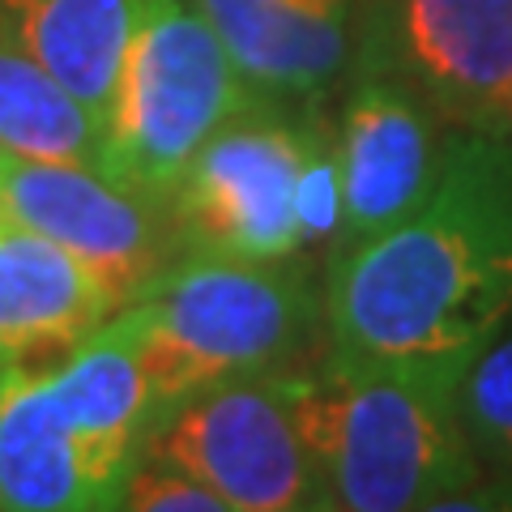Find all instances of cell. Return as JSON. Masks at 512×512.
<instances>
[{"label": "cell", "instance_id": "5", "mask_svg": "<svg viewBox=\"0 0 512 512\" xmlns=\"http://www.w3.org/2000/svg\"><path fill=\"white\" fill-rule=\"evenodd\" d=\"M299 376V367H282L205 384L158 414L141 453L197 474L222 495L227 512L325 508L303 436Z\"/></svg>", "mask_w": 512, "mask_h": 512}, {"label": "cell", "instance_id": "1", "mask_svg": "<svg viewBox=\"0 0 512 512\" xmlns=\"http://www.w3.org/2000/svg\"><path fill=\"white\" fill-rule=\"evenodd\" d=\"M512 320V141L487 128L444 137L427 197L333 256L329 350L457 372Z\"/></svg>", "mask_w": 512, "mask_h": 512}, {"label": "cell", "instance_id": "11", "mask_svg": "<svg viewBox=\"0 0 512 512\" xmlns=\"http://www.w3.org/2000/svg\"><path fill=\"white\" fill-rule=\"evenodd\" d=\"M116 312L120 303L82 256L0 218V367L64 359Z\"/></svg>", "mask_w": 512, "mask_h": 512}, {"label": "cell", "instance_id": "4", "mask_svg": "<svg viewBox=\"0 0 512 512\" xmlns=\"http://www.w3.org/2000/svg\"><path fill=\"white\" fill-rule=\"evenodd\" d=\"M248 103L256 94L201 0H141L107 120V171L171 205L197 150Z\"/></svg>", "mask_w": 512, "mask_h": 512}, {"label": "cell", "instance_id": "15", "mask_svg": "<svg viewBox=\"0 0 512 512\" xmlns=\"http://www.w3.org/2000/svg\"><path fill=\"white\" fill-rule=\"evenodd\" d=\"M0 154L107 171V133L0 18Z\"/></svg>", "mask_w": 512, "mask_h": 512}, {"label": "cell", "instance_id": "10", "mask_svg": "<svg viewBox=\"0 0 512 512\" xmlns=\"http://www.w3.org/2000/svg\"><path fill=\"white\" fill-rule=\"evenodd\" d=\"M231 64L265 103H316L355 69V0H201Z\"/></svg>", "mask_w": 512, "mask_h": 512}, {"label": "cell", "instance_id": "19", "mask_svg": "<svg viewBox=\"0 0 512 512\" xmlns=\"http://www.w3.org/2000/svg\"><path fill=\"white\" fill-rule=\"evenodd\" d=\"M474 128H487V133H500V137H508L512 141V90L508 94H500L491 107H487V116L478 120Z\"/></svg>", "mask_w": 512, "mask_h": 512}, {"label": "cell", "instance_id": "18", "mask_svg": "<svg viewBox=\"0 0 512 512\" xmlns=\"http://www.w3.org/2000/svg\"><path fill=\"white\" fill-rule=\"evenodd\" d=\"M120 508H137V512H227L222 495L201 483L197 474H188L184 466L158 457V453H141L133 461V470L124 478L120 491Z\"/></svg>", "mask_w": 512, "mask_h": 512}, {"label": "cell", "instance_id": "16", "mask_svg": "<svg viewBox=\"0 0 512 512\" xmlns=\"http://www.w3.org/2000/svg\"><path fill=\"white\" fill-rule=\"evenodd\" d=\"M457 414L483 466V483L512 487V320L461 367Z\"/></svg>", "mask_w": 512, "mask_h": 512}, {"label": "cell", "instance_id": "6", "mask_svg": "<svg viewBox=\"0 0 512 512\" xmlns=\"http://www.w3.org/2000/svg\"><path fill=\"white\" fill-rule=\"evenodd\" d=\"M312 128L256 99L197 150L175 184L171 214L184 248L227 256H299L295 184Z\"/></svg>", "mask_w": 512, "mask_h": 512}, {"label": "cell", "instance_id": "2", "mask_svg": "<svg viewBox=\"0 0 512 512\" xmlns=\"http://www.w3.org/2000/svg\"><path fill=\"white\" fill-rule=\"evenodd\" d=\"M299 414L325 508H453L483 483L457 414V372L329 350L299 376Z\"/></svg>", "mask_w": 512, "mask_h": 512}, {"label": "cell", "instance_id": "3", "mask_svg": "<svg viewBox=\"0 0 512 512\" xmlns=\"http://www.w3.org/2000/svg\"><path fill=\"white\" fill-rule=\"evenodd\" d=\"M120 312L141 338L163 414L205 384L295 367L325 325V295L295 256L184 248Z\"/></svg>", "mask_w": 512, "mask_h": 512}, {"label": "cell", "instance_id": "9", "mask_svg": "<svg viewBox=\"0 0 512 512\" xmlns=\"http://www.w3.org/2000/svg\"><path fill=\"white\" fill-rule=\"evenodd\" d=\"M440 111L397 73L355 64L333 133L342 171L338 252L402 222L436 184L444 158ZM333 252V256H338Z\"/></svg>", "mask_w": 512, "mask_h": 512}, {"label": "cell", "instance_id": "17", "mask_svg": "<svg viewBox=\"0 0 512 512\" xmlns=\"http://www.w3.org/2000/svg\"><path fill=\"white\" fill-rule=\"evenodd\" d=\"M295 222L303 252L308 248H333L342 239V171H338V146L333 133L312 128V146L303 158L299 184H295Z\"/></svg>", "mask_w": 512, "mask_h": 512}, {"label": "cell", "instance_id": "8", "mask_svg": "<svg viewBox=\"0 0 512 512\" xmlns=\"http://www.w3.org/2000/svg\"><path fill=\"white\" fill-rule=\"evenodd\" d=\"M355 64L397 73L440 116L474 128L512 90V0H380Z\"/></svg>", "mask_w": 512, "mask_h": 512}, {"label": "cell", "instance_id": "14", "mask_svg": "<svg viewBox=\"0 0 512 512\" xmlns=\"http://www.w3.org/2000/svg\"><path fill=\"white\" fill-rule=\"evenodd\" d=\"M137 13L141 0H0V18L13 35L103 124V133Z\"/></svg>", "mask_w": 512, "mask_h": 512}, {"label": "cell", "instance_id": "12", "mask_svg": "<svg viewBox=\"0 0 512 512\" xmlns=\"http://www.w3.org/2000/svg\"><path fill=\"white\" fill-rule=\"evenodd\" d=\"M120 508V491L60 410L47 367H0V512Z\"/></svg>", "mask_w": 512, "mask_h": 512}, {"label": "cell", "instance_id": "7", "mask_svg": "<svg viewBox=\"0 0 512 512\" xmlns=\"http://www.w3.org/2000/svg\"><path fill=\"white\" fill-rule=\"evenodd\" d=\"M0 218L52 235L82 256L120 308L184 252L167 201L86 163L0 154Z\"/></svg>", "mask_w": 512, "mask_h": 512}, {"label": "cell", "instance_id": "13", "mask_svg": "<svg viewBox=\"0 0 512 512\" xmlns=\"http://www.w3.org/2000/svg\"><path fill=\"white\" fill-rule=\"evenodd\" d=\"M47 380L99 470L124 491V478L158 419V393L133 320L116 312L56 367H47Z\"/></svg>", "mask_w": 512, "mask_h": 512}]
</instances>
